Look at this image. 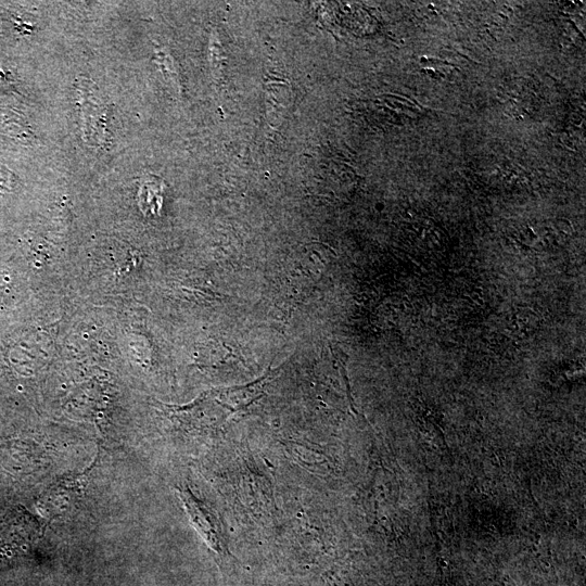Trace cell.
Instances as JSON below:
<instances>
[{
  "label": "cell",
  "instance_id": "obj_1",
  "mask_svg": "<svg viewBox=\"0 0 586 586\" xmlns=\"http://www.w3.org/2000/svg\"><path fill=\"white\" fill-rule=\"evenodd\" d=\"M186 510L207 545L218 555H229L221 524L216 513L198 499L188 487H177Z\"/></svg>",
  "mask_w": 586,
  "mask_h": 586
},
{
  "label": "cell",
  "instance_id": "obj_2",
  "mask_svg": "<svg viewBox=\"0 0 586 586\" xmlns=\"http://www.w3.org/2000/svg\"><path fill=\"white\" fill-rule=\"evenodd\" d=\"M267 114L269 123H281L284 111L290 101V87L288 81L273 80L266 85Z\"/></svg>",
  "mask_w": 586,
  "mask_h": 586
}]
</instances>
